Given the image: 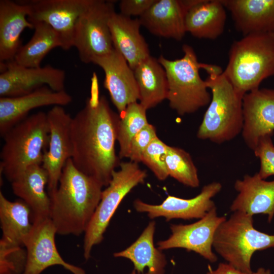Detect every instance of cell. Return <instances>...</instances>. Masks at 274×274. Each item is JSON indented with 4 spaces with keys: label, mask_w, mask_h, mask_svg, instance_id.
Here are the masks:
<instances>
[{
    "label": "cell",
    "mask_w": 274,
    "mask_h": 274,
    "mask_svg": "<svg viewBox=\"0 0 274 274\" xmlns=\"http://www.w3.org/2000/svg\"><path fill=\"white\" fill-rule=\"evenodd\" d=\"M226 219L219 216L216 207L203 217L190 224H172L169 237L157 243L160 250L183 248L198 254L211 263L217 261L213 251L215 233L220 224Z\"/></svg>",
    "instance_id": "obj_12"
},
{
    "label": "cell",
    "mask_w": 274,
    "mask_h": 274,
    "mask_svg": "<svg viewBox=\"0 0 274 274\" xmlns=\"http://www.w3.org/2000/svg\"><path fill=\"white\" fill-rule=\"evenodd\" d=\"M72 96L64 90L55 91L44 86L23 95L0 98V133L3 136L11 128L25 118L32 109L43 106H64Z\"/></svg>",
    "instance_id": "obj_19"
},
{
    "label": "cell",
    "mask_w": 274,
    "mask_h": 274,
    "mask_svg": "<svg viewBox=\"0 0 274 274\" xmlns=\"http://www.w3.org/2000/svg\"><path fill=\"white\" fill-rule=\"evenodd\" d=\"M226 10L221 0H199L186 14V31L198 39L218 38L224 31Z\"/></svg>",
    "instance_id": "obj_25"
},
{
    "label": "cell",
    "mask_w": 274,
    "mask_h": 274,
    "mask_svg": "<svg viewBox=\"0 0 274 274\" xmlns=\"http://www.w3.org/2000/svg\"><path fill=\"white\" fill-rule=\"evenodd\" d=\"M223 73L235 89L244 95L259 88L274 76V34L253 33L231 45Z\"/></svg>",
    "instance_id": "obj_4"
},
{
    "label": "cell",
    "mask_w": 274,
    "mask_h": 274,
    "mask_svg": "<svg viewBox=\"0 0 274 274\" xmlns=\"http://www.w3.org/2000/svg\"><path fill=\"white\" fill-rule=\"evenodd\" d=\"M26 258V251L23 247L0 243V274H23Z\"/></svg>",
    "instance_id": "obj_33"
},
{
    "label": "cell",
    "mask_w": 274,
    "mask_h": 274,
    "mask_svg": "<svg viewBox=\"0 0 274 274\" xmlns=\"http://www.w3.org/2000/svg\"><path fill=\"white\" fill-rule=\"evenodd\" d=\"M156 0H122L119 3L120 13L130 17L142 15Z\"/></svg>",
    "instance_id": "obj_36"
},
{
    "label": "cell",
    "mask_w": 274,
    "mask_h": 274,
    "mask_svg": "<svg viewBox=\"0 0 274 274\" xmlns=\"http://www.w3.org/2000/svg\"><path fill=\"white\" fill-rule=\"evenodd\" d=\"M165 162L168 176L188 187L199 186L197 169L189 153L181 148L168 146Z\"/></svg>",
    "instance_id": "obj_31"
},
{
    "label": "cell",
    "mask_w": 274,
    "mask_h": 274,
    "mask_svg": "<svg viewBox=\"0 0 274 274\" xmlns=\"http://www.w3.org/2000/svg\"><path fill=\"white\" fill-rule=\"evenodd\" d=\"M237 195L233 200L230 210L253 216L262 214L267 216L269 223L274 217V180L267 181L258 173L246 175L237 180L234 185Z\"/></svg>",
    "instance_id": "obj_20"
},
{
    "label": "cell",
    "mask_w": 274,
    "mask_h": 274,
    "mask_svg": "<svg viewBox=\"0 0 274 274\" xmlns=\"http://www.w3.org/2000/svg\"><path fill=\"white\" fill-rule=\"evenodd\" d=\"M146 110L138 102L129 104L120 114L117 126V141L119 143V157L128 158L133 138L148 122Z\"/></svg>",
    "instance_id": "obj_30"
},
{
    "label": "cell",
    "mask_w": 274,
    "mask_h": 274,
    "mask_svg": "<svg viewBox=\"0 0 274 274\" xmlns=\"http://www.w3.org/2000/svg\"><path fill=\"white\" fill-rule=\"evenodd\" d=\"M34 32L30 40L21 46L14 61L28 67H38L45 56L53 49L62 47L60 39L56 32L43 22H35Z\"/></svg>",
    "instance_id": "obj_29"
},
{
    "label": "cell",
    "mask_w": 274,
    "mask_h": 274,
    "mask_svg": "<svg viewBox=\"0 0 274 274\" xmlns=\"http://www.w3.org/2000/svg\"><path fill=\"white\" fill-rule=\"evenodd\" d=\"M244 124L242 135L253 150L259 140L274 133V89L258 88L243 98Z\"/></svg>",
    "instance_id": "obj_17"
},
{
    "label": "cell",
    "mask_w": 274,
    "mask_h": 274,
    "mask_svg": "<svg viewBox=\"0 0 274 274\" xmlns=\"http://www.w3.org/2000/svg\"><path fill=\"white\" fill-rule=\"evenodd\" d=\"M28 7L22 1H0V61L14 60L21 47L20 36L27 28H33L28 20Z\"/></svg>",
    "instance_id": "obj_24"
},
{
    "label": "cell",
    "mask_w": 274,
    "mask_h": 274,
    "mask_svg": "<svg viewBox=\"0 0 274 274\" xmlns=\"http://www.w3.org/2000/svg\"><path fill=\"white\" fill-rule=\"evenodd\" d=\"M133 72L139 90L140 104L146 110L167 99L166 74L158 59L150 56L142 61Z\"/></svg>",
    "instance_id": "obj_28"
},
{
    "label": "cell",
    "mask_w": 274,
    "mask_h": 274,
    "mask_svg": "<svg viewBox=\"0 0 274 274\" xmlns=\"http://www.w3.org/2000/svg\"><path fill=\"white\" fill-rule=\"evenodd\" d=\"M198 1L156 0L139 19L154 35L181 41L186 32V14Z\"/></svg>",
    "instance_id": "obj_18"
},
{
    "label": "cell",
    "mask_w": 274,
    "mask_h": 274,
    "mask_svg": "<svg viewBox=\"0 0 274 274\" xmlns=\"http://www.w3.org/2000/svg\"><path fill=\"white\" fill-rule=\"evenodd\" d=\"M205 80L211 99L197 132V137L220 144L242 133L243 98L226 77L221 67L214 65Z\"/></svg>",
    "instance_id": "obj_3"
},
{
    "label": "cell",
    "mask_w": 274,
    "mask_h": 274,
    "mask_svg": "<svg viewBox=\"0 0 274 274\" xmlns=\"http://www.w3.org/2000/svg\"><path fill=\"white\" fill-rule=\"evenodd\" d=\"M92 63L104 71V86L120 114L129 104L139 100V90L134 72L117 50L114 48L111 53L95 58Z\"/></svg>",
    "instance_id": "obj_16"
},
{
    "label": "cell",
    "mask_w": 274,
    "mask_h": 274,
    "mask_svg": "<svg viewBox=\"0 0 274 274\" xmlns=\"http://www.w3.org/2000/svg\"><path fill=\"white\" fill-rule=\"evenodd\" d=\"M120 169L114 170L107 188L102 190L100 200L85 231L83 241V256L88 260L94 246L104 239V234L119 205L135 186L144 183L146 170L131 161L121 162Z\"/></svg>",
    "instance_id": "obj_8"
},
{
    "label": "cell",
    "mask_w": 274,
    "mask_h": 274,
    "mask_svg": "<svg viewBox=\"0 0 274 274\" xmlns=\"http://www.w3.org/2000/svg\"><path fill=\"white\" fill-rule=\"evenodd\" d=\"M1 97H14L28 94L47 86L55 91L64 90L65 72L47 65L28 67L17 64L13 60L1 62Z\"/></svg>",
    "instance_id": "obj_10"
},
{
    "label": "cell",
    "mask_w": 274,
    "mask_h": 274,
    "mask_svg": "<svg viewBox=\"0 0 274 274\" xmlns=\"http://www.w3.org/2000/svg\"><path fill=\"white\" fill-rule=\"evenodd\" d=\"M11 183L14 194L30 208L32 223L50 217L51 200L45 191L48 175L42 165L29 166Z\"/></svg>",
    "instance_id": "obj_23"
},
{
    "label": "cell",
    "mask_w": 274,
    "mask_h": 274,
    "mask_svg": "<svg viewBox=\"0 0 274 274\" xmlns=\"http://www.w3.org/2000/svg\"><path fill=\"white\" fill-rule=\"evenodd\" d=\"M129 274H137V272L134 269H133Z\"/></svg>",
    "instance_id": "obj_38"
},
{
    "label": "cell",
    "mask_w": 274,
    "mask_h": 274,
    "mask_svg": "<svg viewBox=\"0 0 274 274\" xmlns=\"http://www.w3.org/2000/svg\"><path fill=\"white\" fill-rule=\"evenodd\" d=\"M31 212L22 200H9L0 192V221L2 237L0 243L10 247H25L32 228Z\"/></svg>",
    "instance_id": "obj_27"
},
{
    "label": "cell",
    "mask_w": 274,
    "mask_h": 274,
    "mask_svg": "<svg viewBox=\"0 0 274 274\" xmlns=\"http://www.w3.org/2000/svg\"><path fill=\"white\" fill-rule=\"evenodd\" d=\"M167 147L157 136L147 147L142 158V162L161 181L169 176L165 162Z\"/></svg>",
    "instance_id": "obj_32"
},
{
    "label": "cell",
    "mask_w": 274,
    "mask_h": 274,
    "mask_svg": "<svg viewBox=\"0 0 274 274\" xmlns=\"http://www.w3.org/2000/svg\"><path fill=\"white\" fill-rule=\"evenodd\" d=\"M243 36L274 34V0H221Z\"/></svg>",
    "instance_id": "obj_21"
},
{
    "label": "cell",
    "mask_w": 274,
    "mask_h": 274,
    "mask_svg": "<svg viewBox=\"0 0 274 274\" xmlns=\"http://www.w3.org/2000/svg\"><path fill=\"white\" fill-rule=\"evenodd\" d=\"M182 50L181 58L171 60L161 55L158 59L166 74L169 105L180 116L196 112L211 99L206 82L199 73L206 63L198 61L191 46L184 44Z\"/></svg>",
    "instance_id": "obj_6"
},
{
    "label": "cell",
    "mask_w": 274,
    "mask_h": 274,
    "mask_svg": "<svg viewBox=\"0 0 274 274\" xmlns=\"http://www.w3.org/2000/svg\"><path fill=\"white\" fill-rule=\"evenodd\" d=\"M25 243L26 263L23 274H41L53 265H61L73 274H86L81 268L65 261L55 244L56 228L50 217L32 223Z\"/></svg>",
    "instance_id": "obj_14"
},
{
    "label": "cell",
    "mask_w": 274,
    "mask_h": 274,
    "mask_svg": "<svg viewBox=\"0 0 274 274\" xmlns=\"http://www.w3.org/2000/svg\"><path fill=\"white\" fill-rule=\"evenodd\" d=\"M49 140L45 152L42 166L48 175L49 196L57 190L59 181L67 160L72 155L71 125L72 117L61 106H54L47 113Z\"/></svg>",
    "instance_id": "obj_13"
},
{
    "label": "cell",
    "mask_w": 274,
    "mask_h": 274,
    "mask_svg": "<svg viewBox=\"0 0 274 274\" xmlns=\"http://www.w3.org/2000/svg\"><path fill=\"white\" fill-rule=\"evenodd\" d=\"M114 9L112 1L91 0L75 28L73 47L84 63H92L114 49L109 21Z\"/></svg>",
    "instance_id": "obj_9"
},
{
    "label": "cell",
    "mask_w": 274,
    "mask_h": 274,
    "mask_svg": "<svg viewBox=\"0 0 274 274\" xmlns=\"http://www.w3.org/2000/svg\"><path fill=\"white\" fill-rule=\"evenodd\" d=\"M157 136L156 128L151 124H147L140 130L130 143L128 156L130 161L136 163L142 162L144 151Z\"/></svg>",
    "instance_id": "obj_35"
},
{
    "label": "cell",
    "mask_w": 274,
    "mask_h": 274,
    "mask_svg": "<svg viewBox=\"0 0 274 274\" xmlns=\"http://www.w3.org/2000/svg\"><path fill=\"white\" fill-rule=\"evenodd\" d=\"M155 224V221L150 222L133 244L115 253L114 256L130 260L139 274H164L167 264L165 256L154 244Z\"/></svg>",
    "instance_id": "obj_26"
},
{
    "label": "cell",
    "mask_w": 274,
    "mask_h": 274,
    "mask_svg": "<svg viewBox=\"0 0 274 274\" xmlns=\"http://www.w3.org/2000/svg\"><path fill=\"white\" fill-rule=\"evenodd\" d=\"M103 186L79 170L71 158L65 163L56 191L50 196V218L57 234L85 233L100 200Z\"/></svg>",
    "instance_id": "obj_2"
},
{
    "label": "cell",
    "mask_w": 274,
    "mask_h": 274,
    "mask_svg": "<svg viewBox=\"0 0 274 274\" xmlns=\"http://www.w3.org/2000/svg\"><path fill=\"white\" fill-rule=\"evenodd\" d=\"M91 0H30L24 2L28 7V20L31 23L43 22L59 36L61 48L73 47L77 21Z\"/></svg>",
    "instance_id": "obj_11"
},
{
    "label": "cell",
    "mask_w": 274,
    "mask_h": 274,
    "mask_svg": "<svg viewBox=\"0 0 274 274\" xmlns=\"http://www.w3.org/2000/svg\"><path fill=\"white\" fill-rule=\"evenodd\" d=\"M119 118L106 97L96 92L72 119L71 158L79 170L103 187L120 163L115 148Z\"/></svg>",
    "instance_id": "obj_1"
},
{
    "label": "cell",
    "mask_w": 274,
    "mask_h": 274,
    "mask_svg": "<svg viewBox=\"0 0 274 274\" xmlns=\"http://www.w3.org/2000/svg\"><path fill=\"white\" fill-rule=\"evenodd\" d=\"M274 247V234L262 232L254 228L253 216L233 212L218 227L213 248L227 263L245 272L252 273L251 261L259 250Z\"/></svg>",
    "instance_id": "obj_7"
},
{
    "label": "cell",
    "mask_w": 274,
    "mask_h": 274,
    "mask_svg": "<svg viewBox=\"0 0 274 274\" xmlns=\"http://www.w3.org/2000/svg\"><path fill=\"white\" fill-rule=\"evenodd\" d=\"M222 187L220 183L213 182L204 185L200 192L191 198L168 195L161 204L157 205L136 199L133 202V206L137 212L146 213L151 219L163 217L167 221L174 219H200L216 207L212 198L221 191Z\"/></svg>",
    "instance_id": "obj_15"
},
{
    "label": "cell",
    "mask_w": 274,
    "mask_h": 274,
    "mask_svg": "<svg viewBox=\"0 0 274 274\" xmlns=\"http://www.w3.org/2000/svg\"><path fill=\"white\" fill-rule=\"evenodd\" d=\"M2 137L1 173L11 182L29 166L42 165L49 140L47 113L39 112L26 117Z\"/></svg>",
    "instance_id": "obj_5"
},
{
    "label": "cell",
    "mask_w": 274,
    "mask_h": 274,
    "mask_svg": "<svg viewBox=\"0 0 274 274\" xmlns=\"http://www.w3.org/2000/svg\"><path fill=\"white\" fill-rule=\"evenodd\" d=\"M141 26L139 18L132 19L115 11L109 21L114 48L123 56L133 71L151 56L148 45L140 33Z\"/></svg>",
    "instance_id": "obj_22"
},
{
    "label": "cell",
    "mask_w": 274,
    "mask_h": 274,
    "mask_svg": "<svg viewBox=\"0 0 274 274\" xmlns=\"http://www.w3.org/2000/svg\"><path fill=\"white\" fill-rule=\"evenodd\" d=\"M206 274H271V272L268 269L260 267L256 271L249 273L234 268L228 263H220L215 269L209 266Z\"/></svg>",
    "instance_id": "obj_37"
},
{
    "label": "cell",
    "mask_w": 274,
    "mask_h": 274,
    "mask_svg": "<svg viewBox=\"0 0 274 274\" xmlns=\"http://www.w3.org/2000/svg\"><path fill=\"white\" fill-rule=\"evenodd\" d=\"M271 137L268 135L261 137L253 150L260 162V169L257 173L264 180L274 175V144Z\"/></svg>",
    "instance_id": "obj_34"
}]
</instances>
